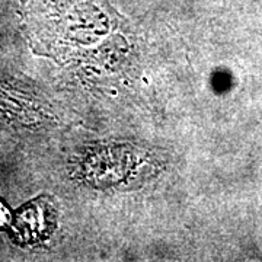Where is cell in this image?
Returning <instances> with one entry per match:
<instances>
[{
    "label": "cell",
    "instance_id": "6da1fadb",
    "mask_svg": "<svg viewBox=\"0 0 262 262\" xmlns=\"http://www.w3.org/2000/svg\"><path fill=\"white\" fill-rule=\"evenodd\" d=\"M24 28L38 56L70 61L86 56L125 19L111 0H20Z\"/></svg>",
    "mask_w": 262,
    "mask_h": 262
},
{
    "label": "cell",
    "instance_id": "7a4b0ae2",
    "mask_svg": "<svg viewBox=\"0 0 262 262\" xmlns=\"http://www.w3.org/2000/svg\"><path fill=\"white\" fill-rule=\"evenodd\" d=\"M56 226V208L48 196H39L20 208L13 232L19 242L37 244L44 241L54 230Z\"/></svg>",
    "mask_w": 262,
    "mask_h": 262
},
{
    "label": "cell",
    "instance_id": "3957f363",
    "mask_svg": "<svg viewBox=\"0 0 262 262\" xmlns=\"http://www.w3.org/2000/svg\"><path fill=\"white\" fill-rule=\"evenodd\" d=\"M8 220H9V211H8V208H6V207L0 203V226H3L5 223H8Z\"/></svg>",
    "mask_w": 262,
    "mask_h": 262
}]
</instances>
